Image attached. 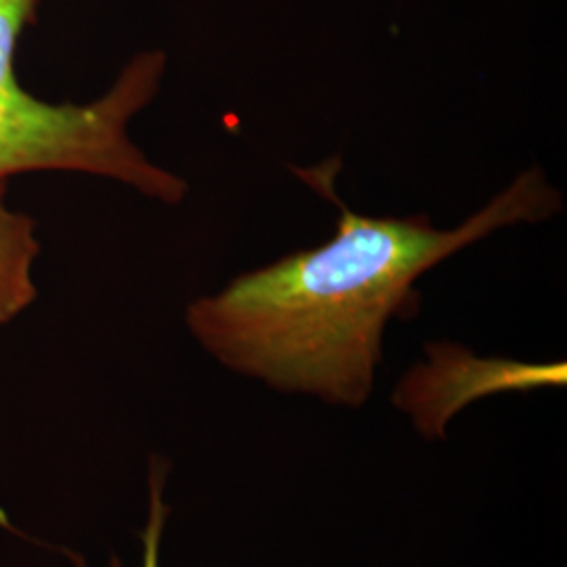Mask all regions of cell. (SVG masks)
Returning a JSON list of instances; mask_svg holds the SVG:
<instances>
[{
    "mask_svg": "<svg viewBox=\"0 0 567 567\" xmlns=\"http://www.w3.org/2000/svg\"><path fill=\"white\" fill-rule=\"evenodd\" d=\"M41 255L37 224L7 204V182H0V324L11 322L39 295L34 264Z\"/></svg>",
    "mask_w": 567,
    "mask_h": 567,
    "instance_id": "cell-4",
    "label": "cell"
},
{
    "mask_svg": "<svg viewBox=\"0 0 567 567\" xmlns=\"http://www.w3.org/2000/svg\"><path fill=\"white\" fill-rule=\"evenodd\" d=\"M164 471L152 468L150 484V519L143 529V564L142 567H161V540H163L166 507L163 501Z\"/></svg>",
    "mask_w": 567,
    "mask_h": 567,
    "instance_id": "cell-6",
    "label": "cell"
},
{
    "mask_svg": "<svg viewBox=\"0 0 567 567\" xmlns=\"http://www.w3.org/2000/svg\"><path fill=\"white\" fill-rule=\"evenodd\" d=\"M426 362L412 365L393 391V404L425 437H444L463 408L507 391L566 386V362L480 358L463 344H425Z\"/></svg>",
    "mask_w": 567,
    "mask_h": 567,
    "instance_id": "cell-3",
    "label": "cell"
},
{
    "mask_svg": "<svg viewBox=\"0 0 567 567\" xmlns=\"http://www.w3.org/2000/svg\"><path fill=\"white\" fill-rule=\"evenodd\" d=\"M341 163L292 171L339 208L328 243L236 276L187 307L196 341L236 374L332 405H364L383 362L391 320L419 313V278L494 231L540 224L564 198L532 166L458 227L426 215L365 217L337 194Z\"/></svg>",
    "mask_w": 567,
    "mask_h": 567,
    "instance_id": "cell-1",
    "label": "cell"
},
{
    "mask_svg": "<svg viewBox=\"0 0 567 567\" xmlns=\"http://www.w3.org/2000/svg\"><path fill=\"white\" fill-rule=\"evenodd\" d=\"M39 0H0V93L21 86L16 76V49L23 28L34 18Z\"/></svg>",
    "mask_w": 567,
    "mask_h": 567,
    "instance_id": "cell-5",
    "label": "cell"
},
{
    "mask_svg": "<svg viewBox=\"0 0 567 567\" xmlns=\"http://www.w3.org/2000/svg\"><path fill=\"white\" fill-rule=\"evenodd\" d=\"M163 55L131 61L95 102L49 103L25 89L0 93V182L61 171L105 177L164 204L185 200L189 185L152 163L128 137V122L156 100Z\"/></svg>",
    "mask_w": 567,
    "mask_h": 567,
    "instance_id": "cell-2",
    "label": "cell"
}]
</instances>
